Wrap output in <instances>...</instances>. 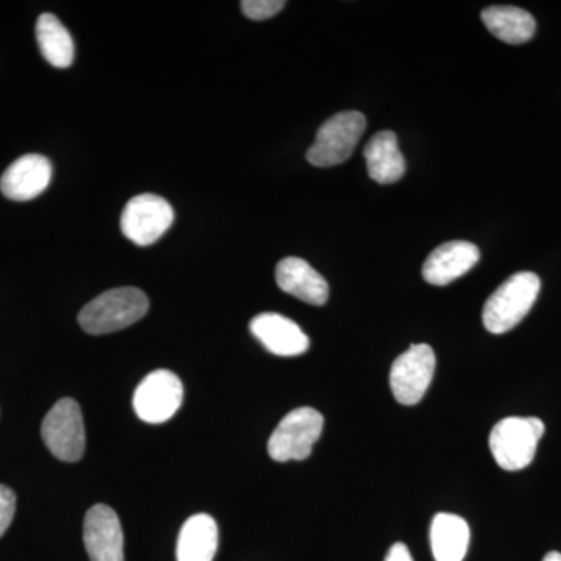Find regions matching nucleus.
I'll return each instance as SVG.
<instances>
[{
  "label": "nucleus",
  "mask_w": 561,
  "mask_h": 561,
  "mask_svg": "<svg viewBox=\"0 0 561 561\" xmlns=\"http://www.w3.org/2000/svg\"><path fill=\"white\" fill-rule=\"evenodd\" d=\"M149 312V298L136 287L106 290L79 313V323L92 335L111 334L131 327Z\"/></svg>",
  "instance_id": "obj_1"
},
{
  "label": "nucleus",
  "mask_w": 561,
  "mask_h": 561,
  "mask_svg": "<svg viewBox=\"0 0 561 561\" xmlns=\"http://www.w3.org/2000/svg\"><path fill=\"white\" fill-rule=\"evenodd\" d=\"M540 289V276L535 273L519 272L511 276L483 306V327L491 334L512 331L534 308Z\"/></svg>",
  "instance_id": "obj_2"
},
{
  "label": "nucleus",
  "mask_w": 561,
  "mask_h": 561,
  "mask_svg": "<svg viewBox=\"0 0 561 561\" xmlns=\"http://www.w3.org/2000/svg\"><path fill=\"white\" fill-rule=\"evenodd\" d=\"M545 435V423L535 416H507L491 430L490 451L505 471L529 467Z\"/></svg>",
  "instance_id": "obj_3"
},
{
  "label": "nucleus",
  "mask_w": 561,
  "mask_h": 561,
  "mask_svg": "<svg viewBox=\"0 0 561 561\" xmlns=\"http://www.w3.org/2000/svg\"><path fill=\"white\" fill-rule=\"evenodd\" d=\"M367 128V119L359 111H343L330 117L317 131L306 158L316 168H332L350 160Z\"/></svg>",
  "instance_id": "obj_4"
},
{
  "label": "nucleus",
  "mask_w": 561,
  "mask_h": 561,
  "mask_svg": "<svg viewBox=\"0 0 561 561\" xmlns=\"http://www.w3.org/2000/svg\"><path fill=\"white\" fill-rule=\"evenodd\" d=\"M324 419L312 408H298L287 413L268 440L273 460H306L323 432Z\"/></svg>",
  "instance_id": "obj_5"
},
{
  "label": "nucleus",
  "mask_w": 561,
  "mask_h": 561,
  "mask_svg": "<svg viewBox=\"0 0 561 561\" xmlns=\"http://www.w3.org/2000/svg\"><path fill=\"white\" fill-rule=\"evenodd\" d=\"M41 435L47 449L58 460L68 463L79 461L87 448V432L79 402L70 398L58 401L44 416Z\"/></svg>",
  "instance_id": "obj_6"
},
{
  "label": "nucleus",
  "mask_w": 561,
  "mask_h": 561,
  "mask_svg": "<svg viewBox=\"0 0 561 561\" xmlns=\"http://www.w3.org/2000/svg\"><path fill=\"white\" fill-rule=\"evenodd\" d=\"M173 208L160 195L140 194L127 203L121 217V230L136 245L147 247L160 241L172 227Z\"/></svg>",
  "instance_id": "obj_7"
},
{
  "label": "nucleus",
  "mask_w": 561,
  "mask_h": 561,
  "mask_svg": "<svg viewBox=\"0 0 561 561\" xmlns=\"http://www.w3.org/2000/svg\"><path fill=\"white\" fill-rule=\"evenodd\" d=\"M434 350L426 343L412 345L391 365L390 387L394 400L402 405H415L423 400L434 379Z\"/></svg>",
  "instance_id": "obj_8"
},
{
  "label": "nucleus",
  "mask_w": 561,
  "mask_h": 561,
  "mask_svg": "<svg viewBox=\"0 0 561 561\" xmlns=\"http://www.w3.org/2000/svg\"><path fill=\"white\" fill-rule=\"evenodd\" d=\"M183 394V383L175 373L154 370L140 381L133 397V408L146 423H165L179 412Z\"/></svg>",
  "instance_id": "obj_9"
},
{
  "label": "nucleus",
  "mask_w": 561,
  "mask_h": 561,
  "mask_svg": "<svg viewBox=\"0 0 561 561\" xmlns=\"http://www.w3.org/2000/svg\"><path fill=\"white\" fill-rule=\"evenodd\" d=\"M83 541L91 561H125L119 516L108 505H94L87 513Z\"/></svg>",
  "instance_id": "obj_10"
},
{
  "label": "nucleus",
  "mask_w": 561,
  "mask_h": 561,
  "mask_svg": "<svg viewBox=\"0 0 561 561\" xmlns=\"http://www.w3.org/2000/svg\"><path fill=\"white\" fill-rule=\"evenodd\" d=\"M51 164L43 154H24L9 165L0 179V191L14 202L39 197L49 187Z\"/></svg>",
  "instance_id": "obj_11"
},
{
  "label": "nucleus",
  "mask_w": 561,
  "mask_h": 561,
  "mask_svg": "<svg viewBox=\"0 0 561 561\" xmlns=\"http://www.w3.org/2000/svg\"><path fill=\"white\" fill-rule=\"evenodd\" d=\"M250 331L275 356H301L311 346L301 328L280 313H260L250 321Z\"/></svg>",
  "instance_id": "obj_12"
},
{
  "label": "nucleus",
  "mask_w": 561,
  "mask_h": 561,
  "mask_svg": "<svg viewBox=\"0 0 561 561\" xmlns=\"http://www.w3.org/2000/svg\"><path fill=\"white\" fill-rule=\"evenodd\" d=\"M481 251L471 242L453 241L435 249L423 265V278L432 286H448L471 271Z\"/></svg>",
  "instance_id": "obj_13"
},
{
  "label": "nucleus",
  "mask_w": 561,
  "mask_h": 561,
  "mask_svg": "<svg viewBox=\"0 0 561 561\" xmlns=\"http://www.w3.org/2000/svg\"><path fill=\"white\" fill-rule=\"evenodd\" d=\"M279 289L312 306H323L330 297V286L311 264L300 257H286L276 267Z\"/></svg>",
  "instance_id": "obj_14"
},
{
  "label": "nucleus",
  "mask_w": 561,
  "mask_h": 561,
  "mask_svg": "<svg viewBox=\"0 0 561 561\" xmlns=\"http://www.w3.org/2000/svg\"><path fill=\"white\" fill-rule=\"evenodd\" d=\"M368 175L379 184L400 181L405 173V160L402 157L398 138L393 131L376 133L364 150Z\"/></svg>",
  "instance_id": "obj_15"
},
{
  "label": "nucleus",
  "mask_w": 561,
  "mask_h": 561,
  "mask_svg": "<svg viewBox=\"0 0 561 561\" xmlns=\"http://www.w3.org/2000/svg\"><path fill=\"white\" fill-rule=\"evenodd\" d=\"M219 546V529L206 513L191 516L180 530L176 545L179 561H213Z\"/></svg>",
  "instance_id": "obj_16"
},
{
  "label": "nucleus",
  "mask_w": 561,
  "mask_h": 561,
  "mask_svg": "<svg viewBox=\"0 0 561 561\" xmlns=\"http://www.w3.org/2000/svg\"><path fill=\"white\" fill-rule=\"evenodd\" d=\"M468 523L453 513H438L431 524V549L435 561H463L470 548Z\"/></svg>",
  "instance_id": "obj_17"
},
{
  "label": "nucleus",
  "mask_w": 561,
  "mask_h": 561,
  "mask_svg": "<svg viewBox=\"0 0 561 561\" xmlns=\"http://www.w3.org/2000/svg\"><path fill=\"white\" fill-rule=\"evenodd\" d=\"M482 21L497 39L513 46L527 43L537 32L535 18L518 7H490L482 11Z\"/></svg>",
  "instance_id": "obj_18"
},
{
  "label": "nucleus",
  "mask_w": 561,
  "mask_h": 561,
  "mask_svg": "<svg viewBox=\"0 0 561 561\" xmlns=\"http://www.w3.org/2000/svg\"><path fill=\"white\" fill-rule=\"evenodd\" d=\"M36 41L41 54L54 68H69L76 57V46L68 28L55 14H41L36 22Z\"/></svg>",
  "instance_id": "obj_19"
},
{
  "label": "nucleus",
  "mask_w": 561,
  "mask_h": 561,
  "mask_svg": "<svg viewBox=\"0 0 561 561\" xmlns=\"http://www.w3.org/2000/svg\"><path fill=\"white\" fill-rule=\"evenodd\" d=\"M243 14L253 21H265L275 16L286 7L284 0H243Z\"/></svg>",
  "instance_id": "obj_20"
},
{
  "label": "nucleus",
  "mask_w": 561,
  "mask_h": 561,
  "mask_svg": "<svg viewBox=\"0 0 561 561\" xmlns=\"http://www.w3.org/2000/svg\"><path fill=\"white\" fill-rule=\"evenodd\" d=\"M16 512V494L7 485H0V538L3 537Z\"/></svg>",
  "instance_id": "obj_21"
},
{
  "label": "nucleus",
  "mask_w": 561,
  "mask_h": 561,
  "mask_svg": "<svg viewBox=\"0 0 561 561\" xmlns=\"http://www.w3.org/2000/svg\"><path fill=\"white\" fill-rule=\"evenodd\" d=\"M386 561H413V557L404 542H394L387 553Z\"/></svg>",
  "instance_id": "obj_22"
},
{
  "label": "nucleus",
  "mask_w": 561,
  "mask_h": 561,
  "mask_svg": "<svg viewBox=\"0 0 561 561\" xmlns=\"http://www.w3.org/2000/svg\"><path fill=\"white\" fill-rule=\"evenodd\" d=\"M542 561H561V553L556 551L546 553V557L542 559Z\"/></svg>",
  "instance_id": "obj_23"
}]
</instances>
